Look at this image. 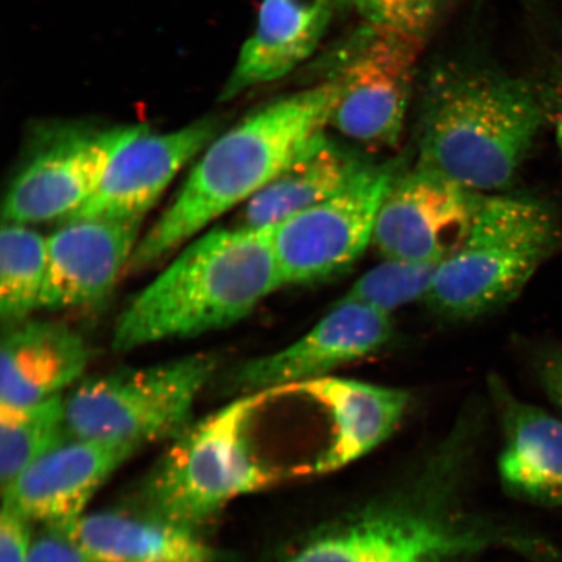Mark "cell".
<instances>
[{
  "label": "cell",
  "mask_w": 562,
  "mask_h": 562,
  "mask_svg": "<svg viewBox=\"0 0 562 562\" xmlns=\"http://www.w3.org/2000/svg\"><path fill=\"white\" fill-rule=\"evenodd\" d=\"M90 562H217L221 553L200 532L149 513H87L67 529Z\"/></svg>",
  "instance_id": "19"
},
{
  "label": "cell",
  "mask_w": 562,
  "mask_h": 562,
  "mask_svg": "<svg viewBox=\"0 0 562 562\" xmlns=\"http://www.w3.org/2000/svg\"><path fill=\"white\" fill-rule=\"evenodd\" d=\"M262 400L249 393L189 427L140 483L133 508L199 531L236 498L283 483L252 432Z\"/></svg>",
  "instance_id": "5"
},
{
  "label": "cell",
  "mask_w": 562,
  "mask_h": 562,
  "mask_svg": "<svg viewBox=\"0 0 562 562\" xmlns=\"http://www.w3.org/2000/svg\"><path fill=\"white\" fill-rule=\"evenodd\" d=\"M273 226L216 228L182 250L119 316L112 348L189 339L243 321L283 286Z\"/></svg>",
  "instance_id": "4"
},
{
  "label": "cell",
  "mask_w": 562,
  "mask_h": 562,
  "mask_svg": "<svg viewBox=\"0 0 562 562\" xmlns=\"http://www.w3.org/2000/svg\"><path fill=\"white\" fill-rule=\"evenodd\" d=\"M47 238L40 308L94 306L108 297L140 240V220H77Z\"/></svg>",
  "instance_id": "15"
},
{
  "label": "cell",
  "mask_w": 562,
  "mask_h": 562,
  "mask_svg": "<svg viewBox=\"0 0 562 562\" xmlns=\"http://www.w3.org/2000/svg\"><path fill=\"white\" fill-rule=\"evenodd\" d=\"M425 42L364 23L334 54L326 77L339 87L331 117L358 144L392 147L402 138Z\"/></svg>",
  "instance_id": "9"
},
{
  "label": "cell",
  "mask_w": 562,
  "mask_h": 562,
  "mask_svg": "<svg viewBox=\"0 0 562 562\" xmlns=\"http://www.w3.org/2000/svg\"><path fill=\"white\" fill-rule=\"evenodd\" d=\"M537 370L546 395L562 412V347L547 350L540 357Z\"/></svg>",
  "instance_id": "27"
},
{
  "label": "cell",
  "mask_w": 562,
  "mask_h": 562,
  "mask_svg": "<svg viewBox=\"0 0 562 562\" xmlns=\"http://www.w3.org/2000/svg\"><path fill=\"white\" fill-rule=\"evenodd\" d=\"M374 164L362 153L325 136L246 203L238 226H276L346 191Z\"/></svg>",
  "instance_id": "20"
},
{
  "label": "cell",
  "mask_w": 562,
  "mask_h": 562,
  "mask_svg": "<svg viewBox=\"0 0 562 562\" xmlns=\"http://www.w3.org/2000/svg\"><path fill=\"white\" fill-rule=\"evenodd\" d=\"M138 449L130 442L68 437L2 488L3 507L32 524L68 529Z\"/></svg>",
  "instance_id": "12"
},
{
  "label": "cell",
  "mask_w": 562,
  "mask_h": 562,
  "mask_svg": "<svg viewBox=\"0 0 562 562\" xmlns=\"http://www.w3.org/2000/svg\"><path fill=\"white\" fill-rule=\"evenodd\" d=\"M32 544V522L2 505L0 562H26Z\"/></svg>",
  "instance_id": "25"
},
{
  "label": "cell",
  "mask_w": 562,
  "mask_h": 562,
  "mask_svg": "<svg viewBox=\"0 0 562 562\" xmlns=\"http://www.w3.org/2000/svg\"><path fill=\"white\" fill-rule=\"evenodd\" d=\"M335 11L334 0H263L256 30L221 90V102L300 67L321 45Z\"/></svg>",
  "instance_id": "17"
},
{
  "label": "cell",
  "mask_w": 562,
  "mask_h": 562,
  "mask_svg": "<svg viewBox=\"0 0 562 562\" xmlns=\"http://www.w3.org/2000/svg\"><path fill=\"white\" fill-rule=\"evenodd\" d=\"M562 243L560 217L532 196L482 194L465 240L439 266L425 302L468 321L509 304Z\"/></svg>",
  "instance_id": "6"
},
{
  "label": "cell",
  "mask_w": 562,
  "mask_h": 562,
  "mask_svg": "<svg viewBox=\"0 0 562 562\" xmlns=\"http://www.w3.org/2000/svg\"><path fill=\"white\" fill-rule=\"evenodd\" d=\"M553 93L524 77L474 63H448L428 79L416 166L483 194L517 179L544 124Z\"/></svg>",
  "instance_id": "2"
},
{
  "label": "cell",
  "mask_w": 562,
  "mask_h": 562,
  "mask_svg": "<svg viewBox=\"0 0 562 562\" xmlns=\"http://www.w3.org/2000/svg\"><path fill=\"white\" fill-rule=\"evenodd\" d=\"M26 562H90L67 529L45 527V532L33 540Z\"/></svg>",
  "instance_id": "26"
},
{
  "label": "cell",
  "mask_w": 562,
  "mask_h": 562,
  "mask_svg": "<svg viewBox=\"0 0 562 562\" xmlns=\"http://www.w3.org/2000/svg\"><path fill=\"white\" fill-rule=\"evenodd\" d=\"M392 335L389 314L340 300L300 340L241 364L232 386L236 391L257 393L325 378L329 372L375 353Z\"/></svg>",
  "instance_id": "13"
},
{
  "label": "cell",
  "mask_w": 562,
  "mask_h": 562,
  "mask_svg": "<svg viewBox=\"0 0 562 562\" xmlns=\"http://www.w3.org/2000/svg\"><path fill=\"white\" fill-rule=\"evenodd\" d=\"M336 11H348L353 7V0H334Z\"/></svg>",
  "instance_id": "30"
},
{
  "label": "cell",
  "mask_w": 562,
  "mask_h": 562,
  "mask_svg": "<svg viewBox=\"0 0 562 562\" xmlns=\"http://www.w3.org/2000/svg\"><path fill=\"white\" fill-rule=\"evenodd\" d=\"M0 407L18 409L56 396L87 369L90 350L63 323L30 321L4 328Z\"/></svg>",
  "instance_id": "18"
},
{
  "label": "cell",
  "mask_w": 562,
  "mask_h": 562,
  "mask_svg": "<svg viewBox=\"0 0 562 562\" xmlns=\"http://www.w3.org/2000/svg\"><path fill=\"white\" fill-rule=\"evenodd\" d=\"M480 418L467 414L395 476L306 531L277 562H472L508 552L562 562V548L475 501Z\"/></svg>",
  "instance_id": "1"
},
{
  "label": "cell",
  "mask_w": 562,
  "mask_h": 562,
  "mask_svg": "<svg viewBox=\"0 0 562 562\" xmlns=\"http://www.w3.org/2000/svg\"><path fill=\"white\" fill-rule=\"evenodd\" d=\"M482 194L426 168L403 171L379 210L372 243L384 259L441 263L465 240Z\"/></svg>",
  "instance_id": "11"
},
{
  "label": "cell",
  "mask_w": 562,
  "mask_h": 562,
  "mask_svg": "<svg viewBox=\"0 0 562 562\" xmlns=\"http://www.w3.org/2000/svg\"><path fill=\"white\" fill-rule=\"evenodd\" d=\"M447 0H353L364 23L426 41Z\"/></svg>",
  "instance_id": "24"
},
{
  "label": "cell",
  "mask_w": 562,
  "mask_h": 562,
  "mask_svg": "<svg viewBox=\"0 0 562 562\" xmlns=\"http://www.w3.org/2000/svg\"><path fill=\"white\" fill-rule=\"evenodd\" d=\"M47 238L26 224L3 222L0 235V318L3 327L30 319L40 308Z\"/></svg>",
  "instance_id": "21"
},
{
  "label": "cell",
  "mask_w": 562,
  "mask_h": 562,
  "mask_svg": "<svg viewBox=\"0 0 562 562\" xmlns=\"http://www.w3.org/2000/svg\"><path fill=\"white\" fill-rule=\"evenodd\" d=\"M522 3L529 9L533 15L546 19L548 23L557 26L553 19L550 18V12L546 10L543 0H522Z\"/></svg>",
  "instance_id": "29"
},
{
  "label": "cell",
  "mask_w": 562,
  "mask_h": 562,
  "mask_svg": "<svg viewBox=\"0 0 562 562\" xmlns=\"http://www.w3.org/2000/svg\"><path fill=\"white\" fill-rule=\"evenodd\" d=\"M490 392L501 427L503 490L521 502L562 507V420L513 395L498 378H491Z\"/></svg>",
  "instance_id": "16"
},
{
  "label": "cell",
  "mask_w": 562,
  "mask_h": 562,
  "mask_svg": "<svg viewBox=\"0 0 562 562\" xmlns=\"http://www.w3.org/2000/svg\"><path fill=\"white\" fill-rule=\"evenodd\" d=\"M149 126L82 121L34 124L3 202V222L65 221L100 187L112 160Z\"/></svg>",
  "instance_id": "8"
},
{
  "label": "cell",
  "mask_w": 562,
  "mask_h": 562,
  "mask_svg": "<svg viewBox=\"0 0 562 562\" xmlns=\"http://www.w3.org/2000/svg\"><path fill=\"white\" fill-rule=\"evenodd\" d=\"M220 119L207 116L167 133L145 131L117 154L100 187L70 214L77 220H140L182 168L221 135ZM61 222V223H63Z\"/></svg>",
  "instance_id": "14"
},
{
  "label": "cell",
  "mask_w": 562,
  "mask_h": 562,
  "mask_svg": "<svg viewBox=\"0 0 562 562\" xmlns=\"http://www.w3.org/2000/svg\"><path fill=\"white\" fill-rule=\"evenodd\" d=\"M215 368V358L195 355L88 379L65 398L68 437L130 442L139 449L173 441L193 425L194 404Z\"/></svg>",
  "instance_id": "7"
},
{
  "label": "cell",
  "mask_w": 562,
  "mask_h": 562,
  "mask_svg": "<svg viewBox=\"0 0 562 562\" xmlns=\"http://www.w3.org/2000/svg\"><path fill=\"white\" fill-rule=\"evenodd\" d=\"M440 263L385 259L356 281L341 300L391 315L411 302L424 301L430 292Z\"/></svg>",
  "instance_id": "23"
},
{
  "label": "cell",
  "mask_w": 562,
  "mask_h": 562,
  "mask_svg": "<svg viewBox=\"0 0 562 562\" xmlns=\"http://www.w3.org/2000/svg\"><path fill=\"white\" fill-rule=\"evenodd\" d=\"M552 115H554V124H557V138L562 150V93L553 94Z\"/></svg>",
  "instance_id": "28"
},
{
  "label": "cell",
  "mask_w": 562,
  "mask_h": 562,
  "mask_svg": "<svg viewBox=\"0 0 562 562\" xmlns=\"http://www.w3.org/2000/svg\"><path fill=\"white\" fill-rule=\"evenodd\" d=\"M339 87L323 80L262 105L205 150L170 207L140 237L128 271L161 261L216 217L249 201L326 136Z\"/></svg>",
  "instance_id": "3"
},
{
  "label": "cell",
  "mask_w": 562,
  "mask_h": 562,
  "mask_svg": "<svg viewBox=\"0 0 562 562\" xmlns=\"http://www.w3.org/2000/svg\"><path fill=\"white\" fill-rule=\"evenodd\" d=\"M403 171L398 160L374 164L346 191L276 224L284 285L321 283L349 270L374 238L379 210Z\"/></svg>",
  "instance_id": "10"
},
{
  "label": "cell",
  "mask_w": 562,
  "mask_h": 562,
  "mask_svg": "<svg viewBox=\"0 0 562 562\" xmlns=\"http://www.w3.org/2000/svg\"><path fill=\"white\" fill-rule=\"evenodd\" d=\"M65 398L4 409L0 407V483L2 488L40 457L66 440Z\"/></svg>",
  "instance_id": "22"
}]
</instances>
